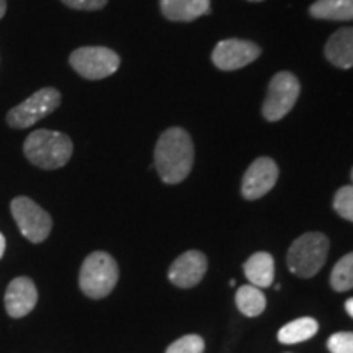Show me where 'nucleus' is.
I'll use <instances>...</instances> for the list:
<instances>
[{
    "label": "nucleus",
    "mask_w": 353,
    "mask_h": 353,
    "mask_svg": "<svg viewBox=\"0 0 353 353\" xmlns=\"http://www.w3.org/2000/svg\"><path fill=\"white\" fill-rule=\"evenodd\" d=\"M195 161L192 136L183 128H169L157 139L154 151V167L167 185L183 182L190 175Z\"/></svg>",
    "instance_id": "nucleus-1"
},
{
    "label": "nucleus",
    "mask_w": 353,
    "mask_h": 353,
    "mask_svg": "<svg viewBox=\"0 0 353 353\" xmlns=\"http://www.w3.org/2000/svg\"><path fill=\"white\" fill-rule=\"evenodd\" d=\"M74 145L68 134L51 130H37L25 139L23 152L33 165L44 170L64 167L72 157Z\"/></svg>",
    "instance_id": "nucleus-2"
},
{
    "label": "nucleus",
    "mask_w": 353,
    "mask_h": 353,
    "mask_svg": "<svg viewBox=\"0 0 353 353\" xmlns=\"http://www.w3.org/2000/svg\"><path fill=\"white\" fill-rule=\"evenodd\" d=\"M329 254V239L322 232H306L293 242L286 255L291 273L311 278L324 267Z\"/></svg>",
    "instance_id": "nucleus-3"
},
{
    "label": "nucleus",
    "mask_w": 353,
    "mask_h": 353,
    "mask_svg": "<svg viewBox=\"0 0 353 353\" xmlns=\"http://www.w3.org/2000/svg\"><path fill=\"white\" fill-rule=\"evenodd\" d=\"M118 263L107 252H94L83 260L79 285L83 294L92 299H101L112 293L118 283Z\"/></svg>",
    "instance_id": "nucleus-4"
},
{
    "label": "nucleus",
    "mask_w": 353,
    "mask_h": 353,
    "mask_svg": "<svg viewBox=\"0 0 353 353\" xmlns=\"http://www.w3.org/2000/svg\"><path fill=\"white\" fill-rule=\"evenodd\" d=\"M301 83L291 72H278L268 83L267 97H265L262 114L267 121H280L296 105Z\"/></svg>",
    "instance_id": "nucleus-5"
},
{
    "label": "nucleus",
    "mask_w": 353,
    "mask_h": 353,
    "mask_svg": "<svg viewBox=\"0 0 353 353\" xmlns=\"http://www.w3.org/2000/svg\"><path fill=\"white\" fill-rule=\"evenodd\" d=\"M69 63L79 76L88 81H100L112 76L121 64L120 56L103 46H85L72 51Z\"/></svg>",
    "instance_id": "nucleus-6"
},
{
    "label": "nucleus",
    "mask_w": 353,
    "mask_h": 353,
    "mask_svg": "<svg viewBox=\"0 0 353 353\" xmlns=\"http://www.w3.org/2000/svg\"><path fill=\"white\" fill-rule=\"evenodd\" d=\"M10 210L21 236L33 244L48 239L52 229V219L38 203L28 196H17L10 203Z\"/></svg>",
    "instance_id": "nucleus-7"
},
{
    "label": "nucleus",
    "mask_w": 353,
    "mask_h": 353,
    "mask_svg": "<svg viewBox=\"0 0 353 353\" xmlns=\"http://www.w3.org/2000/svg\"><path fill=\"white\" fill-rule=\"evenodd\" d=\"M59 105L61 94L56 88H41V90L34 92L30 99L13 107L7 114V123L13 130H25L51 114Z\"/></svg>",
    "instance_id": "nucleus-8"
},
{
    "label": "nucleus",
    "mask_w": 353,
    "mask_h": 353,
    "mask_svg": "<svg viewBox=\"0 0 353 353\" xmlns=\"http://www.w3.org/2000/svg\"><path fill=\"white\" fill-rule=\"evenodd\" d=\"M262 54V48L259 44L247 39H223L214 46L211 61L221 70H237L254 63Z\"/></svg>",
    "instance_id": "nucleus-9"
},
{
    "label": "nucleus",
    "mask_w": 353,
    "mask_h": 353,
    "mask_svg": "<svg viewBox=\"0 0 353 353\" xmlns=\"http://www.w3.org/2000/svg\"><path fill=\"white\" fill-rule=\"evenodd\" d=\"M278 175H280V170H278L276 162L273 159H255L252 164L249 165V169L245 170L244 179H242V196L249 201L259 200V198L265 196L275 187Z\"/></svg>",
    "instance_id": "nucleus-10"
},
{
    "label": "nucleus",
    "mask_w": 353,
    "mask_h": 353,
    "mask_svg": "<svg viewBox=\"0 0 353 353\" xmlns=\"http://www.w3.org/2000/svg\"><path fill=\"white\" fill-rule=\"evenodd\" d=\"M208 270V260L200 250H188L180 255L169 268V280L179 288H193Z\"/></svg>",
    "instance_id": "nucleus-11"
},
{
    "label": "nucleus",
    "mask_w": 353,
    "mask_h": 353,
    "mask_svg": "<svg viewBox=\"0 0 353 353\" xmlns=\"http://www.w3.org/2000/svg\"><path fill=\"white\" fill-rule=\"evenodd\" d=\"M7 314L13 319H20L33 311L38 303V290L28 276L13 278L6 291Z\"/></svg>",
    "instance_id": "nucleus-12"
},
{
    "label": "nucleus",
    "mask_w": 353,
    "mask_h": 353,
    "mask_svg": "<svg viewBox=\"0 0 353 353\" xmlns=\"http://www.w3.org/2000/svg\"><path fill=\"white\" fill-rule=\"evenodd\" d=\"M159 7L170 21H193L211 12L210 0H159Z\"/></svg>",
    "instance_id": "nucleus-13"
},
{
    "label": "nucleus",
    "mask_w": 353,
    "mask_h": 353,
    "mask_svg": "<svg viewBox=\"0 0 353 353\" xmlns=\"http://www.w3.org/2000/svg\"><path fill=\"white\" fill-rule=\"evenodd\" d=\"M325 57L335 68H353V26L337 30L325 44Z\"/></svg>",
    "instance_id": "nucleus-14"
},
{
    "label": "nucleus",
    "mask_w": 353,
    "mask_h": 353,
    "mask_svg": "<svg viewBox=\"0 0 353 353\" xmlns=\"http://www.w3.org/2000/svg\"><path fill=\"white\" fill-rule=\"evenodd\" d=\"M244 273L250 285L257 288H268L275 276V262L268 252H257L247 259L244 263Z\"/></svg>",
    "instance_id": "nucleus-15"
},
{
    "label": "nucleus",
    "mask_w": 353,
    "mask_h": 353,
    "mask_svg": "<svg viewBox=\"0 0 353 353\" xmlns=\"http://www.w3.org/2000/svg\"><path fill=\"white\" fill-rule=\"evenodd\" d=\"M309 13L317 20H353V0H316Z\"/></svg>",
    "instance_id": "nucleus-16"
},
{
    "label": "nucleus",
    "mask_w": 353,
    "mask_h": 353,
    "mask_svg": "<svg viewBox=\"0 0 353 353\" xmlns=\"http://www.w3.org/2000/svg\"><path fill=\"white\" fill-rule=\"evenodd\" d=\"M317 329H319V325H317L316 319H312V317H301V319H296L283 325L280 332H278V341L285 343V345L309 341L311 337H314Z\"/></svg>",
    "instance_id": "nucleus-17"
},
{
    "label": "nucleus",
    "mask_w": 353,
    "mask_h": 353,
    "mask_svg": "<svg viewBox=\"0 0 353 353\" xmlns=\"http://www.w3.org/2000/svg\"><path fill=\"white\" fill-rule=\"evenodd\" d=\"M236 304L244 316L257 317L267 307V299H265V294L257 286L244 285L237 290Z\"/></svg>",
    "instance_id": "nucleus-18"
},
{
    "label": "nucleus",
    "mask_w": 353,
    "mask_h": 353,
    "mask_svg": "<svg viewBox=\"0 0 353 353\" xmlns=\"http://www.w3.org/2000/svg\"><path fill=\"white\" fill-rule=\"evenodd\" d=\"M330 285L335 291H348L353 288V252L347 254L335 263L330 273Z\"/></svg>",
    "instance_id": "nucleus-19"
},
{
    "label": "nucleus",
    "mask_w": 353,
    "mask_h": 353,
    "mask_svg": "<svg viewBox=\"0 0 353 353\" xmlns=\"http://www.w3.org/2000/svg\"><path fill=\"white\" fill-rule=\"evenodd\" d=\"M334 210L341 218L353 223V185H345L335 193Z\"/></svg>",
    "instance_id": "nucleus-20"
},
{
    "label": "nucleus",
    "mask_w": 353,
    "mask_h": 353,
    "mask_svg": "<svg viewBox=\"0 0 353 353\" xmlns=\"http://www.w3.org/2000/svg\"><path fill=\"white\" fill-rule=\"evenodd\" d=\"M205 352V341L200 335L190 334L175 341L167 348L165 353H203Z\"/></svg>",
    "instance_id": "nucleus-21"
},
{
    "label": "nucleus",
    "mask_w": 353,
    "mask_h": 353,
    "mask_svg": "<svg viewBox=\"0 0 353 353\" xmlns=\"http://www.w3.org/2000/svg\"><path fill=\"white\" fill-rule=\"evenodd\" d=\"M330 353H353V332H337L327 341Z\"/></svg>",
    "instance_id": "nucleus-22"
},
{
    "label": "nucleus",
    "mask_w": 353,
    "mask_h": 353,
    "mask_svg": "<svg viewBox=\"0 0 353 353\" xmlns=\"http://www.w3.org/2000/svg\"><path fill=\"white\" fill-rule=\"evenodd\" d=\"M65 7L74 10H101L108 3V0H61Z\"/></svg>",
    "instance_id": "nucleus-23"
},
{
    "label": "nucleus",
    "mask_w": 353,
    "mask_h": 353,
    "mask_svg": "<svg viewBox=\"0 0 353 353\" xmlns=\"http://www.w3.org/2000/svg\"><path fill=\"white\" fill-rule=\"evenodd\" d=\"M3 254H6V237L0 232V259L3 257Z\"/></svg>",
    "instance_id": "nucleus-24"
},
{
    "label": "nucleus",
    "mask_w": 353,
    "mask_h": 353,
    "mask_svg": "<svg viewBox=\"0 0 353 353\" xmlns=\"http://www.w3.org/2000/svg\"><path fill=\"white\" fill-rule=\"evenodd\" d=\"M345 311L348 312V314H350V317H353V298L347 299V303H345Z\"/></svg>",
    "instance_id": "nucleus-25"
},
{
    "label": "nucleus",
    "mask_w": 353,
    "mask_h": 353,
    "mask_svg": "<svg viewBox=\"0 0 353 353\" xmlns=\"http://www.w3.org/2000/svg\"><path fill=\"white\" fill-rule=\"evenodd\" d=\"M7 12V0H0V19H3Z\"/></svg>",
    "instance_id": "nucleus-26"
},
{
    "label": "nucleus",
    "mask_w": 353,
    "mask_h": 353,
    "mask_svg": "<svg viewBox=\"0 0 353 353\" xmlns=\"http://www.w3.org/2000/svg\"><path fill=\"white\" fill-rule=\"evenodd\" d=\"M249 2H263V0H249Z\"/></svg>",
    "instance_id": "nucleus-27"
},
{
    "label": "nucleus",
    "mask_w": 353,
    "mask_h": 353,
    "mask_svg": "<svg viewBox=\"0 0 353 353\" xmlns=\"http://www.w3.org/2000/svg\"><path fill=\"white\" fill-rule=\"evenodd\" d=\"M352 180H353V170H352Z\"/></svg>",
    "instance_id": "nucleus-28"
}]
</instances>
